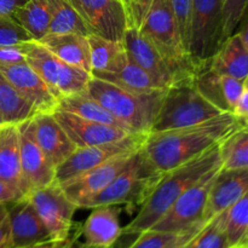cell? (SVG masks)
<instances>
[{
	"mask_svg": "<svg viewBox=\"0 0 248 248\" xmlns=\"http://www.w3.org/2000/svg\"><path fill=\"white\" fill-rule=\"evenodd\" d=\"M6 206L10 222L9 248H29L51 241L47 229L26 196Z\"/></svg>",
	"mask_w": 248,
	"mask_h": 248,
	"instance_id": "obj_16",
	"label": "cell"
},
{
	"mask_svg": "<svg viewBox=\"0 0 248 248\" xmlns=\"http://www.w3.org/2000/svg\"><path fill=\"white\" fill-rule=\"evenodd\" d=\"M222 169L248 170V125L232 132L219 144Z\"/></svg>",
	"mask_w": 248,
	"mask_h": 248,
	"instance_id": "obj_31",
	"label": "cell"
},
{
	"mask_svg": "<svg viewBox=\"0 0 248 248\" xmlns=\"http://www.w3.org/2000/svg\"><path fill=\"white\" fill-rule=\"evenodd\" d=\"M31 121L36 142L55 167L77 149L52 113H36Z\"/></svg>",
	"mask_w": 248,
	"mask_h": 248,
	"instance_id": "obj_20",
	"label": "cell"
},
{
	"mask_svg": "<svg viewBox=\"0 0 248 248\" xmlns=\"http://www.w3.org/2000/svg\"><path fill=\"white\" fill-rule=\"evenodd\" d=\"M148 133L136 132L116 142L77 148L62 164L56 167V182L63 184L104 164L114 156L140 149Z\"/></svg>",
	"mask_w": 248,
	"mask_h": 248,
	"instance_id": "obj_12",
	"label": "cell"
},
{
	"mask_svg": "<svg viewBox=\"0 0 248 248\" xmlns=\"http://www.w3.org/2000/svg\"><path fill=\"white\" fill-rule=\"evenodd\" d=\"M26 198L31 201L34 210L50 234L55 244L65 241L73 227V216L77 205L65 195L62 186L55 182L50 186L29 191Z\"/></svg>",
	"mask_w": 248,
	"mask_h": 248,
	"instance_id": "obj_11",
	"label": "cell"
},
{
	"mask_svg": "<svg viewBox=\"0 0 248 248\" xmlns=\"http://www.w3.org/2000/svg\"><path fill=\"white\" fill-rule=\"evenodd\" d=\"M55 248H102V247H94V246H89V245L84 244V245H77V246H74L73 245V242H69V244L65 246L64 242H60V244H56L55 245ZM113 248V247H110Z\"/></svg>",
	"mask_w": 248,
	"mask_h": 248,
	"instance_id": "obj_47",
	"label": "cell"
},
{
	"mask_svg": "<svg viewBox=\"0 0 248 248\" xmlns=\"http://www.w3.org/2000/svg\"><path fill=\"white\" fill-rule=\"evenodd\" d=\"M194 86L199 92L207 99L208 102L220 109L222 111H230L228 104L225 102L222 91V84H220V75L217 74L215 70L210 68V64L202 65L196 68L195 75H194ZM232 113V111H230Z\"/></svg>",
	"mask_w": 248,
	"mask_h": 248,
	"instance_id": "obj_33",
	"label": "cell"
},
{
	"mask_svg": "<svg viewBox=\"0 0 248 248\" xmlns=\"http://www.w3.org/2000/svg\"><path fill=\"white\" fill-rule=\"evenodd\" d=\"M248 7V0H222L223 40L236 31Z\"/></svg>",
	"mask_w": 248,
	"mask_h": 248,
	"instance_id": "obj_35",
	"label": "cell"
},
{
	"mask_svg": "<svg viewBox=\"0 0 248 248\" xmlns=\"http://www.w3.org/2000/svg\"><path fill=\"white\" fill-rule=\"evenodd\" d=\"M222 167L219 144L211 148L195 159L162 174L161 179L147 200L140 207L137 216L123 229L124 234H137L149 230L191 186L208 172Z\"/></svg>",
	"mask_w": 248,
	"mask_h": 248,
	"instance_id": "obj_2",
	"label": "cell"
},
{
	"mask_svg": "<svg viewBox=\"0 0 248 248\" xmlns=\"http://www.w3.org/2000/svg\"><path fill=\"white\" fill-rule=\"evenodd\" d=\"M91 58V73L118 72L128 62L123 41H114L90 34L87 36Z\"/></svg>",
	"mask_w": 248,
	"mask_h": 248,
	"instance_id": "obj_26",
	"label": "cell"
},
{
	"mask_svg": "<svg viewBox=\"0 0 248 248\" xmlns=\"http://www.w3.org/2000/svg\"><path fill=\"white\" fill-rule=\"evenodd\" d=\"M246 124L230 111L186 127L149 132L142 145L157 171L169 172L220 144Z\"/></svg>",
	"mask_w": 248,
	"mask_h": 248,
	"instance_id": "obj_1",
	"label": "cell"
},
{
	"mask_svg": "<svg viewBox=\"0 0 248 248\" xmlns=\"http://www.w3.org/2000/svg\"><path fill=\"white\" fill-rule=\"evenodd\" d=\"M28 1L29 0H0V16L12 17L16 10Z\"/></svg>",
	"mask_w": 248,
	"mask_h": 248,
	"instance_id": "obj_44",
	"label": "cell"
},
{
	"mask_svg": "<svg viewBox=\"0 0 248 248\" xmlns=\"http://www.w3.org/2000/svg\"><path fill=\"white\" fill-rule=\"evenodd\" d=\"M12 18L26 29L33 40L39 41L48 33L51 19L48 0H29L16 10Z\"/></svg>",
	"mask_w": 248,
	"mask_h": 248,
	"instance_id": "obj_29",
	"label": "cell"
},
{
	"mask_svg": "<svg viewBox=\"0 0 248 248\" xmlns=\"http://www.w3.org/2000/svg\"><path fill=\"white\" fill-rule=\"evenodd\" d=\"M31 40V36L12 17L0 16V46L21 45Z\"/></svg>",
	"mask_w": 248,
	"mask_h": 248,
	"instance_id": "obj_36",
	"label": "cell"
},
{
	"mask_svg": "<svg viewBox=\"0 0 248 248\" xmlns=\"http://www.w3.org/2000/svg\"><path fill=\"white\" fill-rule=\"evenodd\" d=\"M137 152V150H136ZM136 152L124 153L104 164L60 184L65 195L79 208L82 202L92 198L109 186L132 161Z\"/></svg>",
	"mask_w": 248,
	"mask_h": 248,
	"instance_id": "obj_14",
	"label": "cell"
},
{
	"mask_svg": "<svg viewBox=\"0 0 248 248\" xmlns=\"http://www.w3.org/2000/svg\"><path fill=\"white\" fill-rule=\"evenodd\" d=\"M248 193V170L220 169L208 194L203 219L206 222L234 205Z\"/></svg>",
	"mask_w": 248,
	"mask_h": 248,
	"instance_id": "obj_19",
	"label": "cell"
},
{
	"mask_svg": "<svg viewBox=\"0 0 248 248\" xmlns=\"http://www.w3.org/2000/svg\"><path fill=\"white\" fill-rule=\"evenodd\" d=\"M236 33L241 36L242 41H244L245 45H246L248 48V7H247L246 12H245V15L242 16L239 27H237Z\"/></svg>",
	"mask_w": 248,
	"mask_h": 248,
	"instance_id": "obj_46",
	"label": "cell"
},
{
	"mask_svg": "<svg viewBox=\"0 0 248 248\" xmlns=\"http://www.w3.org/2000/svg\"><path fill=\"white\" fill-rule=\"evenodd\" d=\"M123 43L128 60L145 70L162 89H169L174 84L194 79V75L170 63L152 41L143 35L138 27L130 26L126 29Z\"/></svg>",
	"mask_w": 248,
	"mask_h": 248,
	"instance_id": "obj_10",
	"label": "cell"
},
{
	"mask_svg": "<svg viewBox=\"0 0 248 248\" xmlns=\"http://www.w3.org/2000/svg\"><path fill=\"white\" fill-rule=\"evenodd\" d=\"M222 169V167H220ZM220 169L208 172L200 181L186 189L169 211L153 225L150 229L156 232L182 234L199 223L206 222L203 219L208 194L215 181L216 174Z\"/></svg>",
	"mask_w": 248,
	"mask_h": 248,
	"instance_id": "obj_9",
	"label": "cell"
},
{
	"mask_svg": "<svg viewBox=\"0 0 248 248\" xmlns=\"http://www.w3.org/2000/svg\"><path fill=\"white\" fill-rule=\"evenodd\" d=\"M124 2H125L126 6H127V9H128V15H130V0H124Z\"/></svg>",
	"mask_w": 248,
	"mask_h": 248,
	"instance_id": "obj_50",
	"label": "cell"
},
{
	"mask_svg": "<svg viewBox=\"0 0 248 248\" xmlns=\"http://www.w3.org/2000/svg\"><path fill=\"white\" fill-rule=\"evenodd\" d=\"M179 235L181 234L149 229L147 232H140L138 239L128 248H167L178 239Z\"/></svg>",
	"mask_w": 248,
	"mask_h": 248,
	"instance_id": "obj_37",
	"label": "cell"
},
{
	"mask_svg": "<svg viewBox=\"0 0 248 248\" xmlns=\"http://www.w3.org/2000/svg\"><path fill=\"white\" fill-rule=\"evenodd\" d=\"M81 17L90 34L123 41L130 27V15L124 0H68Z\"/></svg>",
	"mask_w": 248,
	"mask_h": 248,
	"instance_id": "obj_13",
	"label": "cell"
},
{
	"mask_svg": "<svg viewBox=\"0 0 248 248\" xmlns=\"http://www.w3.org/2000/svg\"><path fill=\"white\" fill-rule=\"evenodd\" d=\"M138 28L170 63L188 74L195 75L196 67L182 43L170 0H153Z\"/></svg>",
	"mask_w": 248,
	"mask_h": 248,
	"instance_id": "obj_6",
	"label": "cell"
},
{
	"mask_svg": "<svg viewBox=\"0 0 248 248\" xmlns=\"http://www.w3.org/2000/svg\"><path fill=\"white\" fill-rule=\"evenodd\" d=\"M153 0H130V26L140 27Z\"/></svg>",
	"mask_w": 248,
	"mask_h": 248,
	"instance_id": "obj_41",
	"label": "cell"
},
{
	"mask_svg": "<svg viewBox=\"0 0 248 248\" xmlns=\"http://www.w3.org/2000/svg\"><path fill=\"white\" fill-rule=\"evenodd\" d=\"M237 248H248V230L246 234H245V236L242 237L241 242H240Z\"/></svg>",
	"mask_w": 248,
	"mask_h": 248,
	"instance_id": "obj_49",
	"label": "cell"
},
{
	"mask_svg": "<svg viewBox=\"0 0 248 248\" xmlns=\"http://www.w3.org/2000/svg\"><path fill=\"white\" fill-rule=\"evenodd\" d=\"M166 90L135 93L91 77L86 92L135 132L149 133Z\"/></svg>",
	"mask_w": 248,
	"mask_h": 248,
	"instance_id": "obj_3",
	"label": "cell"
},
{
	"mask_svg": "<svg viewBox=\"0 0 248 248\" xmlns=\"http://www.w3.org/2000/svg\"><path fill=\"white\" fill-rule=\"evenodd\" d=\"M89 35L75 33L46 34L39 43L63 62L81 68L91 74Z\"/></svg>",
	"mask_w": 248,
	"mask_h": 248,
	"instance_id": "obj_23",
	"label": "cell"
},
{
	"mask_svg": "<svg viewBox=\"0 0 248 248\" xmlns=\"http://www.w3.org/2000/svg\"><path fill=\"white\" fill-rule=\"evenodd\" d=\"M183 248H232L225 232L224 212L208 220Z\"/></svg>",
	"mask_w": 248,
	"mask_h": 248,
	"instance_id": "obj_32",
	"label": "cell"
},
{
	"mask_svg": "<svg viewBox=\"0 0 248 248\" xmlns=\"http://www.w3.org/2000/svg\"><path fill=\"white\" fill-rule=\"evenodd\" d=\"M223 43L222 0H193L189 23V56L195 67L208 64Z\"/></svg>",
	"mask_w": 248,
	"mask_h": 248,
	"instance_id": "obj_8",
	"label": "cell"
},
{
	"mask_svg": "<svg viewBox=\"0 0 248 248\" xmlns=\"http://www.w3.org/2000/svg\"><path fill=\"white\" fill-rule=\"evenodd\" d=\"M2 125V119H1V116H0V126Z\"/></svg>",
	"mask_w": 248,
	"mask_h": 248,
	"instance_id": "obj_52",
	"label": "cell"
},
{
	"mask_svg": "<svg viewBox=\"0 0 248 248\" xmlns=\"http://www.w3.org/2000/svg\"><path fill=\"white\" fill-rule=\"evenodd\" d=\"M10 222L7 206L0 203V248H9Z\"/></svg>",
	"mask_w": 248,
	"mask_h": 248,
	"instance_id": "obj_43",
	"label": "cell"
},
{
	"mask_svg": "<svg viewBox=\"0 0 248 248\" xmlns=\"http://www.w3.org/2000/svg\"><path fill=\"white\" fill-rule=\"evenodd\" d=\"M38 111L0 72V116L2 124H18L33 118Z\"/></svg>",
	"mask_w": 248,
	"mask_h": 248,
	"instance_id": "obj_28",
	"label": "cell"
},
{
	"mask_svg": "<svg viewBox=\"0 0 248 248\" xmlns=\"http://www.w3.org/2000/svg\"><path fill=\"white\" fill-rule=\"evenodd\" d=\"M208 64L217 74L245 81L248 77V48L241 36L235 31L225 39Z\"/></svg>",
	"mask_w": 248,
	"mask_h": 248,
	"instance_id": "obj_24",
	"label": "cell"
},
{
	"mask_svg": "<svg viewBox=\"0 0 248 248\" xmlns=\"http://www.w3.org/2000/svg\"><path fill=\"white\" fill-rule=\"evenodd\" d=\"M48 6L51 19L47 34L75 33L90 35L81 17L68 0H48Z\"/></svg>",
	"mask_w": 248,
	"mask_h": 248,
	"instance_id": "obj_30",
	"label": "cell"
},
{
	"mask_svg": "<svg viewBox=\"0 0 248 248\" xmlns=\"http://www.w3.org/2000/svg\"><path fill=\"white\" fill-rule=\"evenodd\" d=\"M220 84H222L223 96L227 102L228 108L232 113L237 101L245 90V81L228 77V75H220Z\"/></svg>",
	"mask_w": 248,
	"mask_h": 248,
	"instance_id": "obj_39",
	"label": "cell"
},
{
	"mask_svg": "<svg viewBox=\"0 0 248 248\" xmlns=\"http://www.w3.org/2000/svg\"><path fill=\"white\" fill-rule=\"evenodd\" d=\"M245 89H248V77L246 78V80H245Z\"/></svg>",
	"mask_w": 248,
	"mask_h": 248,
	"instance_id": "obj_51",
	"label": "cell"
},
{
	"mask_svg": "<svg viewBox=\"0 0 248 248\" xmlns=\"http://www.w3.org/2000/svg\"><path fill=\"white\" fill-rule=\"evenodd\" d=\"M173 9L174 17L178 24L179 34L184 48L189 53V23H190L191 1L193 0H170Z\"/></svg>",
	"mask_w": 248,
	"mask_h": 248,
	"instance_id": "obj_38",
	"label": "cell"
},
{
	"mask_svg": "<svg viewBox=\"0 0 248 248\" xmlns=\"http://www.w3.org/2000/svg\"><path fill=\"white\" fill-rule=\"evenodd\" d=\"M29 248H55V242H44V244L35 245V246H31Z\"/></svg>",
	"mask_w": 248,
	"mask_h": 248,
	"instance_id": "obj_48",
	"label": "cell"
},
{
	"mask_svg": "<svg viewBox=\"0 0 248 248\" xmlns=\"http://www.w3.org/2000/svg\"><path fill=\"white\" fill-rule=\"evenodd\" d=\"M91 210L81 229L85 244L102 248L113 247L123 234L120 208L118 205H103Z\"/></svg>",
	"mask_w": 248,
	"mask_h": 248,
	"instance_id": "obj_21",
	"label": "cell"
},
{
	"mask_svg": "<svg viewBox=\"0 0 248 248\" xmlns=\"http://www.w3.org/2000/svg\"><path fill=\"white\" fill-rule=\"evenodd\" d=\"M206 223H207V222L199 223V224L194 225V227L190 228V229H188V230H186V232H182V234L179 235L178 239H177L176 241L173 242V244L170 245V246L167 247V248H183L184 246H186V242H188L189 240H190L191 237H193L194 235H195L196 232H198L199 230H200L201 228H202L203 225L206 224Z\"/></svg>",
	"mask_w": 248,
	"mask_h": 248,
	"instance_id": "obj_45",
	"label": "cell"
},
{
	"mask_svg": "<svg viewBox=\"0 0 248 248\" xmlns=\"http://www.w3.org/2000/svg\"><path fill=\"white\" fill-rule=\"evenodd\" d=\"M225 232L232 248H237L248 230V193L224 211Z\"/></svg>",
	"mask_w": 248,
	"mask_h": 248,
	"instance_id": "obj_34",
	"label": "cell"
},
{
	"mask_svg": "<svg viewBox=\"0 0 248 248\" xmlns=\"http://www.w3.org/2000/svg\"><path fill=\"white\" fill-rule=\"evenodd\" d=\"M222 113L196 90L193 80L178 82L165 91L150 132L193 126Z\"/></svg>",
	"mask_w": 248,
	"mask_h": 248,
	"instance_id": "obj_5",
	"label": "cell"
},
{
	"mask_svg": "<svg viewBox=\"0 0 248 248\" xmlns=\"http://www.w3.org/2000/svg\"><path fill=\"white\" fill-rule=\"evenodd\" d=\"M52 114L77 148L116 142L133 133L123 128L86 120L61 109H56Z\"/></svg>",
	"mask_w": 248,
	"mask_h": 248,
	"instance_id": "obj_17",
	"label": "cell"
},
{
	"mask_svg": "<svg viewBox=\"0 0 248 248\" xmlns=\"http://www.w3.org/2000/svg\"><path fill=\"white\" fill-rule=\"evenodd\" d=\"M22 198H24V195L21 190L6 182L0 181V203L9 205L15 201H18Z\"/></svg>",
	"mask_w": 248,
	"mask_h": 248,
	"instance_id": "obj_42",
	"label": "cell"
},
{
	"mask_svg": "<svg viewBox=\"0 0 248 248\" xmlns=\"http://www.w3.org/2000/svg\"><path fill=\"white\" fill-rule=\"evenodd\" d=\"M91 75L135 93H149L159 90H166L160 87L145 70L130 60L127 64L118 72H93Z\"/></svg>",
	"mask_w": 248,
	"mask_h": 248,
	"instance_id": "obj_27",
	"label": "cell"
},
{
	"mask_svg": "<svg viewBox=\"0 0 248 248\" xmlns=\"http://www.w3.org/2000/svg\"><path fill=\"white\" fill-rule=\"evenodd\" d=\"M148 160L143 149H138L131 164L109 184L92 198L87 199L79 208H93L103 205L142 206L162 177Z\"/></svg>",
	"mask_w": 248,
	"mask_h": 248,
	"instance_id": "obj_4",
	"label": "cell"
},
{
	"mask_svg": "<svg viewBox=\"0 0 248 248\" xmlns=\"http://www.w3.org/2000/svg\"><path fill=\"white\" fill-rule=\"evenodd\" d=\"M26 62L44 80L57 101L69 94L86 91L92 75L81 68L74 67L53 55L39 41L22 44Z\"/></svg>",
	"mask_w": 248,
	"mask_h": 248,
	"instance_id": "obj_7",
	"label": "cell"
},
{
	"mask_svg": "<svg viewBox=\"0 0 248 248\" xmlns=\"http://www.w3.org/2000/svg\"><path fill=\"white\" fill-rule=\"evenodd\" d=\"M57 109L69 111V113L75 114V115L80 116L82 119H86V120L104 124V125L114 126V127L123 128V130L128 131V132L135 133V131L131 130L125 123H123L118 118H115L104 107H102L96 99L89 96L86 91L69 94V96H65L63 98H61L58 101Z\"/></svg>",
	"mask_w": 248,
	"mask_h": 248,
	"instance_id": "obj_25",
	"label": "cell"
},
{
	"mask_svg": "<svg viewBox=\"0 0 248 248\" xmlns=\"http://www.w3.org/2000/svg\"><path fill=\"white\" fill-rule=\"evenodd\" d=\"M26 61L21 45L0 46V65H11Z\"/></svg>",
	"mask_w": 248,
	"mask_h": 248,
	"instance_id": "obj_40",
	"label": "cell"
},
{
	"mask_svg": "<svg viewBox=\"0 0 248 248\" xmlns=\"http://www.w3.org/2000/svg\"><path fill=\"white\" fill-rule=\"evenodd\" d=\"M18 132L22 174L28 193L33 189L55 183L56 167L36 142L31 119L18 124Z\"/></svg>",
	"mask_w": 248,
	"mask_h": 248,
	"instance_id": "obj_15",
	"label": "cell"
},
{
	"mask_svg": "<svg viewBox=\"0 0 248 248\" xmlns=\"http://www.w3.org/2000/svg\"><path fill=\"white\" fill-rule=\"evenodd\" d=\"M0 72L38 113H53L58 101L44 80L24 61L11 65H0Z\"/></svg>",
	"mask_w": 248,
	"mask_h": 248,
	"instance_id": "obj_18",
	"label": "cell"
},
{
	"mask_svg": "<svg viewBox=\"0 0 248 248\" xmlns=\"http://www.w3.org/2000/svg\"><path fill=\"white\" fill-rule=\"evenodd\" d=\"M0 181L14 186L24 196L28 193L22 174L18 125L15 124L0 126Z\"/></svg>",
	"mask_w": 248,
	"mask_h": 248,
	"instance_id": "obj_22",
	"label": "cell"
}]
</instances>
